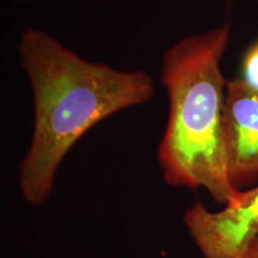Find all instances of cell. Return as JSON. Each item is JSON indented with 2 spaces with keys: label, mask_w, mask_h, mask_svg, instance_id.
Here are the masks:
<instances>
[{
  "label": "cell",
  "mask_w": 258,
  "mask_h": 258,
  "mask_svg": "<svg viewBox=\"0 0 258 258\" xmlns=\"http://www.w3.org/2000/svg\"><path fill=\"white\" fill-rule=\"evenodd\" d=\"M17 50L34 97V129L19 163V186L25 201L41 206L79 139L109 116L150 101L154 84L145 71L83 59L38 29H25Z\"/></svg>",
  "instance_id": "obj_1"
},
{
  "label": "cell",
  "mask_w": 258,
  "mask_h": 258,
  "mask_svg": "<svg viewBox=\"0 0 258 258\" xmlns=\"http://www.w3.org/2000/svg\"><path fill=\"white\" fill-rule=\"evenodd\" d=\"M228 40L230 29L222 25L182 38L164 54L161 83L169 96L170 110L158 147L167 184L205 188L225 206L240 194L228 178L222 141L227 82L220 60Z\"/></svg>",
  "instance_id": "obj_2"
},
{
  "label": "cell",
  "mask_w": 258,
  "mask_h": 258,
  "mask_svg": "<svg viewBox=\"0 0 258 258\" xmlns=\"http://www.w3.org/2000/svg\"><path fill=\"white\" fill-rule=\"evenodd\" d=\"M184 224L205 258H243L258 237V186L240 191L219 212L196 201L186 209Z\"/></svg>",
  "instance_id": "obj_3"
},
{
  "label": "cell",
  "mask_w": 258,
  "mask_h": 258,
  "mask_svg": "<svg viewBox=\"0 0 258 258\" xmlns=\"http://www.w3.org/2000/svg\"><path fill=\"white\" fill-rule=\"evenodd\" d=\"M222 141L228 178L235 189L258 178V91L243 78L226 84Z\"/></svg>",
  "instance_id": "obj_4"
},
{
  "label": "cell",
  "mask_w": 258,
  "mask_h": 258,
  "mask_svg": "<svg viewBox=\"0 0 258 258\" xmlns=\"http://www.w3.org/2000/svg\"><path fill=\"white\" fill-rule=\"evenodd\" d=\"M243 79L258 91V41L245 54L243 60Z\"/></svg>",
  "instance_id": "obj_5"
},
{
  "label": "cell",
  "mask_w": 258,
  "mask_h": 258,
  "mask_svg": "<svg viewBox=\"0 0 258 258\" xmlns=\"http://www.w3.org/2000/svg\"><path fill=\"white\" fill-rule=\"evenodd\" d=\"M243 258H258V237L250 244Z\"/></svg>",
  "instance_id": "obj_6"
}]
</instances>
